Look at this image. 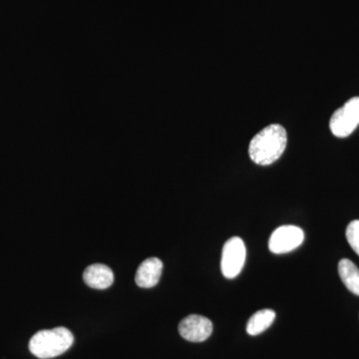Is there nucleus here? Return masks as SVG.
I'll use <instances>...</instances> for the list:
<instances>
[{"label":"nucleus","instance_id":"4","mask_svg":"<svg viewBox=\"0 0 359 359\" xmlns=\"http://www.w3.org/2000/svg\"><path fill=\"white\" fill-rule=\"evenodd\" d=\"M247 250L242 238L235 237L226 241L222 252V273L226 278H235L245 263Z\"/></svg>","mask_w":359,"mask_h":359},{"label":"nucleus","instance_id":"8","mask_svg":"<svg viewBox=\"0 0 359 359\" xmlns=\"http://www.w3.org/2000/svg\"><path fill=\"white\" fill-rule=\"evenodd\" d=\"M83 280L88 287L96 290H106L114 282V273L109 266L103 264H93L87 266Z\"/></svg>","mask_w":359,"mask_h":359},{"label":"nucleus","instance_id":"10","mask_svg":"<svg viewBox=\"0 0 359 359\" xmlns=\"http://www.w3.org/2000/svg\"><path fill=\"white\" fill-rule=\"evenodd\" d=\"M339 273L342 283L353 294L359 295V269L349 259L339 262Z\"/></svg>","mask_w":359,"mask_h":359},{"label":"nucleus","instance_id":"1","mask_svg":"<svg viewBox=\"0 0 359 359\" xmlns=\"http://www.w3.org/2000/svg\"><path fill=\"white\" fill-rule=\"evenodd\" d=\"M287 135L278 124L269 125L259 131L250 143L249 154L252 162L268 166L280 159L287 147Z\"/></svg>","mask_w":359,"mask_h":359},{"label":"nucleus","instance_id":"5","mask_svg":"<svg viewBox=\"0 0 359 359\" xmlns=\"http://www.w3.org/2000/svg\"><path fill=\"white\" fill-rule=\"evenodd\" d=\"M304 231L299 226H280L269 238V250L276 255L287 254L299 248L304 243Z\"/></svg>","mask_w":359,"mask_h":359},{"label":"nucleus","instance_id":"3","mask_svg":"<svg viewBox=\"0 0 359 359\" xmlns=\"http://www.w3.org/2000/svg\"><path fill=\"white\" fill-rule=\"evenodd\" d=\"M359 125V97H353L341 108L335 111L330 118V127L332 134L346 138L353 133Z\"/></svg>","mask_w":359,"mask_h":359},{"label":"nucleus","instance_id":"6","mask_svg":"<svg viewBox=\"0 0 359 359\" xmlns=\"http://www.w3.org/2000/svg\"><path fill=\"white\" fill-rule=\"evenodd\" d=\"M179 332L188 341H205L211 337L212 323L205 316L191 314L180 323Z\"/></svg>","mask_w":359,"mask_h":359},{"label":"nucleus","instance_id":"2","mask_svg":"<svg viewBox=\"0 0 359 359\" xmlns=\"http://www.w3.org/2000/svg\"><path fill=\"white\" fill-rule=\"evenodd\" d=\"M73 341L72 332L66 327L40 330L30 339L29 351L40 359L53 358L66 353Z\"/></svg>","mask_w":359,"mask_h":359},{"label":"nucleus","instance_id":"9","mask_svg":"<svg viewBox=\"0 0 359 359\" xmlns=\"http://www.w3.org/2000/svg\"><path fill=\"white\" fill-rule=\"evenodd\" d=\"M275 318L276 313L271 309H262V311H257L248 323V334L252 337L261 334L273 325Z\"/></svg>","mask_w":359,"mask_h":359},{"label":"nucleus","instance_id":"11","mask_svg":"<svg viewBox=\"0 0 359 359\" xmlns=\"http://www.w3.org/2000/svg\"><path fill=\"white\" fill-rule=\"evenodd\" d=\"M346 238L351 249L359 256V221L351 222L346 229Z\"/></svg>","mask_w":359,"mask_h":359},{"label":"nucleus","instance_id":"7","mask_svg":"<svg viewBox=\"0 0 359 359\" xmlns=\"http://www.w3.org/2000/svg\"><path fill=\"white\" fill-rule=\"evenodd\" d=\"M162 271V261L158 257H149L139 266L135 280L139 287L150 289L159 283Z\"/></svg>","mask_w":359,"mask_h":359}]
</instances>
